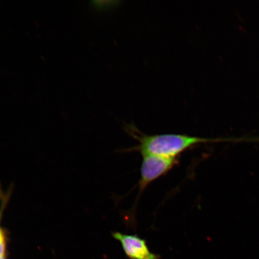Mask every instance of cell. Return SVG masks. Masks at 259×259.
<instances>
[{"mask_svg": "<svg viewBox=\"0 0 259 259\" xmlns=\"http://www.w3.org/2000/svg\"><path fill=\"white\" fill-rule=\"evenodd\" d=\"M126 130L139 142L135 150L140 151L142 155L177 158L178 155L194 145L210 141L208 139L185 135H147L139 132L134 125H128Z\"/></svg>", "mask_w": 259, "mask_h": 259, "instance_id": "6da1fadb", "label": "cell"}, {"mask_svg": "<svg viewBox=\"0 0 259 259\" xmlns=\"http://www.w3.org/2000/svg\"><path fill=\"white\" fill-rule=\"evenodd\" d=\"M139 181V194L149 184L166 174L177 163V158H167L155 155H144Z\"/></svg>", "mask_w": 259, "mask_h": 259, "instance_id": "7a4b0ae2", "label": "cell"}, {"mask_svg": "<svg viewBox=\"0 0 259 259\" xmlns=\"http://www.w3.org/2000/svg\"><path fill=\"white\" fill-rule=\"evenodd\" d=\"M113 238L120 242L123 251L130 259H160L159 255L152 252L147 241L137 235L121 232L112 233Z\"/></svg>", "mask_w": 259, "mask_h": 259, "instance_id": "3957f363", "label": "cell"}, {"mask_svg": "<svg viewBox=\"0 0 259 259\" xmlns=\"http://www.w3.org/2000/svg\"><path fill=\"white\" fill-rule=\"evenodd\" d=\"M0 257H7V239L5 232L0 228Z\"/></svg>", "mask_w": 259, "mask_h": 259, "instance_id": "277c9868", "label": "cell"}, {"mask_svg": "<svg viewBox=\"0 0 259 259\" xmlns=\"http://www.w3.org/2000/svg\"><path fill=\"white\" fill-rule=\"evenodd\" d=\"M0 259H7V257H0Z\"/></svg>", "mask_w": 259, "mask_h": 259, "instance_id": "5b68a950", "label": "cell"}, {"mask_svg": "<svg viewBox=\"0 0 259 259\" xmlns=\"http://www.w3.org/2000/svg\"><path fill=\"white\" fill-rule=\"evenodd\" d=\"M0 197H1V192H0Z\"/></svg>", "mask_w": 259, "mask_h": 259, "instance_id": "8992f818", "label": "cell"}]
</instances>
